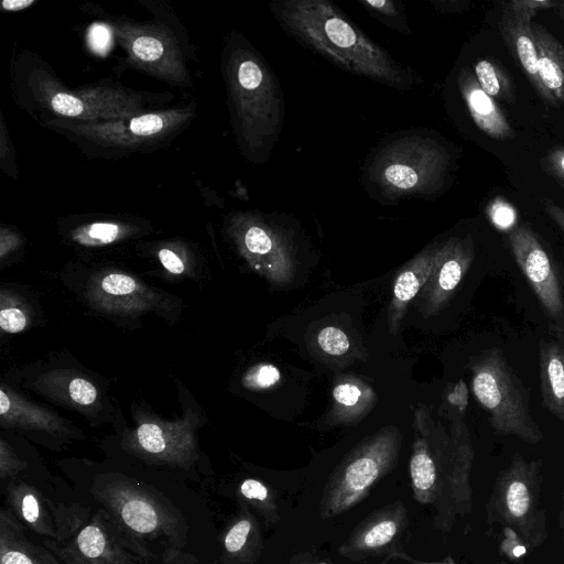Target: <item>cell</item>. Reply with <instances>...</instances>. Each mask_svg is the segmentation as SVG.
Listing matches in <instances>:
<instances>
[{"instance_id": "obj_26", "label": "cell", "mask_w": 564, "mask_h": 564, "mask_svg": "<svg viewBox=\"0 0 564 564\" xmlns=\"http://www.w3.org/2000/svg\"><path fill=\"white\" fill-rule=\"evenodd\" d=\"M482 90L492 98L512 104L516 100L514 85L509 74L495 61L480 58L473 70Z\"/></svg>"}, {"instance_id": "obj_3", "label": "cell", "mask_w": 564, "mask_h": 564, "mask_svg": "<svg viewBox=\"0 0 564 564\" xmlns=\"http://www.w3.org/2000/svg\"><path fill=\"white\" fill-rule=\"evenodd\" d=\"M451 154L437 140L422 133L386 142L375 154L368 178L375 192L393 200L429 197L445 184Z\"/></svg>"}, {"instance_id": "obj_7", "label": "cell", "mask_w": 564, "mask_h": 564, "mask_svg": "<svg viewBox=\"0 0 564 564\" xmlns=\"http://www.w3.org/2000/svg\"><path fill=\"white\" fill-rule=\"evenodd\" d=\"M491 505L495 519L506 529L527 544H542L547 530L541 505V463L516 454L498 477Z\"/></svg>"}, {"instance_id": "obj_30", "label": "cell", "mask_w": 564, "mask_h": 564, "mask_svg": "<svg viewBox=\"0 0 564 564\" xmlns=\"http://www.w3.org/2000/svg\"><path fill=\"white\" fill-rule=\"evenodd\" d=\"M317 343L323 351L332 356H341L349 348L346 334L334 326L324 327L317 335Z\"/></svg>"}, {"instance_id": "obj_38", "label": "cell", "mask_w": 564, "mask_h": 564, "mask_svg": "<svg viewBox=\"0 0 564 564\" xmlns=\"http://www.w3.org/2000/svg\"><path fill=\"white\" fill-rule=\"evenodd\" d=\"M25 464L13 455L9 447L1 443L0 476L2 479L14 476Z\"/></svg>"}, {"instance_id": "obj_41", "label": "cell", "mask_w": 564, "mask_h": 564, "mask_svg": "<svg viewBox=\"0 0 564 564\" xmlns=\"http://www.w3.org/2000/svg\"><path fill=\"white\" fill-rule=\"evenodd\" d=\"M542 206L546 215L564 232V208L550 198H544L542 200Z\"/></svg>"}, {"instance_id": "obj_43", "label": "cell", "mask_w": 564, "mask_h": 564, "mask_svg": "<svg viewBox=\"0 0 564 564\" xmlns=\"http://www.w3.org/2000/svg\"><path fill=\"white\" fill-rule=\"evenodd\" d=\"M433 6L442 12H460L468 8L470 2L459 0H436L431 1Z\"/></svg>"}, {"instance_id": "obj_1", "label": "cell", "mask_w": 564, "mask_h": 564, "mask_svg": "<svg viewBox=\"0 0 564 564\" xmlns=\"http://www.w3.org/2000/svg\"><path fill=\"white\" fill-rule=\"evenodd\" d=\"M271 11L286 33L346 72L398 90L413 85L414 77L332 2L274 1Z\"/></svg>"}, {"instance_id": "obj_21", "label": "cell", "mask_w": 564, "mask_h": 564, "mask_svg": "<svg viewBox=\"0 0 564 564\" xmlns=\"http://www.w3.org/2000/svg\"><path fill=\"white\" fill-rule=\"evenodd\" d=\"M134 441L135 449L150 460L186 466L194 458V445L187 436H173L153 423L140 425Z\"/></svg>"}, {"instance_id": "obj_49", "label": "cell", "mask_w": 564, "mask_h": 564, "mask_svg": "<svg viewBox=\"0 0 564 564\" xmlns=\"http://www.w3.org/2000/svg\"><path fill=\"white\" fill-rule=\"evenodd\" d=\"M501 564H509V563L502 562Z\"/></svg>"}, {"instance_id": "obj_22", "label": "cell", "mask_w": 564, "mask_h": 564, "mask_svg": "<svg viewBox=\"0 0 564 564\" xmlns=\"http://www.w3.org/2000/svg\"><path fill=\"white\" fill-rule=\"evenodd\" d=\"M539 372L542 403L564 421V345L543 339L539 346Z\"/></svg>"}, {"instance_id": "obj_29", "label": "cell", "mask_w": 564, "mask_h": 564, "mask_svg": "<svg viewBox=\"0 0 564 564\" xmlns=\"http://www.w3.org/2000/svg\"><path fill=\"white\" fill-rule=\"evenodd\" d=\"M239 495L267 518L275 512V505L270 489L257 479H245L239 486Z\"/></svg>"}, {"instance_id": "obj_6", "label": "cell", "mask_w": 564, "mask_h": 564, "mask_svg": "<svg viewBox=\"0 0 564 564\" xmlns=\"http://www.w3.org/2000/svg\"><path fill=\"white\" fill-rule=\"evenodd\" d=\"M94 497L132 536L145 540L164 539L181 546L186 525L170 505L139 484L122 477H107L91 487Z\"/></svg>"}, {"instance_id": "obj_25", "label": "cell", "mask_w": 564, "mask_h": 564, "mask_svg": "<svg viewBox=\"0 0 564 564\" xmlns=\"http://www.w3.org/2000/svg\"><path fill=\"white\" fill-rule=\"evenodd\" d=\"M333 399V419L350 422L369 411L375 402V393L366 383L347 379L334 387Z\"/></svg>"}, {"instance_id": "obj_28", "label": "cell", "mask_w": 564, "mask_h": 564, "mask_svg": "<svg viewBox=\"0 0 564 564\" xmlns=\"http://www.w3.org/2000/svg\"><path fill=\"white\" fill-rule=\"evenodd\" d=\"M130 50L133 56L147 64L159 67V61H165L169 56V48L163 41L151 34H139L131 40Z\"/></svg>"}, {"instance_id": "obj_35", "label": "cell", "mask_w": 564, "mask_h": 564, "mask_svg": "<svg viewBox=\"0 0 564 564\" xmlns=\"http://www.w3.org/2000/svg\"><path fill=\"white\" fill-rule=\"evenodd\" d=\"M69 394L76 403L88 405L95 401L97 391L89 381L76 378L69 383Z\"/></svg>"}, {"instance_id": "obj_4", "label": "cell", "mask_w": 564, "mask_h": 564, "mask_svg": "<svg viewBox=\"0 0 564 564\" xmlns=\"http://www.w3.org/2000/svg\"><path fill=\"white\" fill-rule=\"evenodd\" d=\"M471 390L489 415L490 426L529 444L543 438L529 404V394L500 348H489L470 364Z\"/></svg>"}, {"instance_id": "obj_11", "label": "cell", "mask_w": 564, "mask_h": 564, "mask_svg": "<svg viewBox=\"0 0 564 564\" xmlns=\"http://www.w3.org/2000/svg\"><path fill=\"white\" fill-rule=\"evenodd\" d=\"M508 242L518 267L557 333L564 335V295L561 278L536 234L525 224L512 227Z\"/></svg>"}, {"instance_id": "obj_36", "label": "cell", "mask_w": 564, "mask_h": 564, "mask_svg": "<svg viewBox=\"0 0 564 564\" xmlns=\"http://www.w3.org/2000/svg\"><path fill=\"white\" fill-rule=\"evenodd\" d=\"M492 223L502 229L512 228L516 220L513 208L503 200H496L489 208Z\"/></svg>"}, {"instance_id": "obj_9", "label": "cell", "mask_w": 564, "mask_h": 564, "mask_svg": "<svg viewBox=\"0 0 564 564\" xmlns=\"http://www.w3.org/2000/svg\"><path fill=\"white\" fill-rule=\"evenodd\" d=\"M187 110L150 112L123 119L79 121L56 120L55 127L90 144L112 150H135L161 141L181 127Z\"/></svg>"}, {"instance_id": "obj_10", "label": "cell", "mask_w": 564, "mask_h": 564, "mask_svg": "<svg viewBox=\"0 0 564 564\" xmlns=\"http://www.w3.org/2000/svg\"><path fill=\"white\" fill-rule=\"evenodd\" d=\"M39 100L53 112L79 121L123 119L142 111L138 97L123 90L99 87L69 93L52 79L37 75L33 79Z\"/></svg>"}, {"instance_id": "obj_34", "label": "cell", "mask_w": 564, "mask_h": 564, "mask_svg": "<svg viewBox=\"0 0 564 564\" xmlns=\"http://www.w3.org/2000/svg\"><path fill=\"white\" fill-rule=\"evenodd\" d=\"M135 281L121 273H112L104 278L101 288L112 295H126L135 290Z\"/></svg>"}, {"instance_id": "obj_23", "label": "cell", "mask_w": 564, "mask_h": 564, "mask_svg": "<svg viewBox=\"0 0 564 564\" xmlns=\"http://www.w3.org/2000/svg\"><path fill=\"white\" fill-rule=\"evenodd\" d=\"M542 85L558 104H564V46L541 23H532Z\"/></svg>"}, {"instance_id": "obj_32", "label": "cell", "mask_w": 564, "mask_h": 564, "mask_svg": "<svg viewBox=\"0 0 564 564\" xmlns=\"http://www.w3.org/2000/svg\"><path fill=\"white\" fill-rule=\"evenodd\" d=\"M120 235V228L112 223H95L86 227L79 236L80 241L89 243H109Z\"/></svg>"}, {"instance_id": "obj_37", "label": "cell", "mask_w": 564, "mask_h": 564, "mask_svg": "<svg viewBox=\"0 0 564 564\" xmlns=\"http://www.w3.org/2000/svg\"><path fill=\"white\" fill-rule=\"evenodd\" d=\"M0 326L7 333H19L26 326V317L15 307H2L0 311Z\"/></svg>"}, {"instance_id": "obj_39", "label": "cell", "mask_w": 564, "mask_h": 564, "mask_svg": "<svg viewBox=\"0 0 564 564\" xmlns=\"http://www.w3.org/2000/svg\"><path fill=\"white\" fill-rule=\"evenodd\" d=\"M159 259L163 267L173 274H181L185 270L182 260L170 249H161L159 251Z\"/></svg>"}, {"instance_id": "obj_40", "label": "cell", "mask_w": 564, "mask_h": 564, "mask_svg": "<svg viewBox=\"0 0 564 564\" xmlns=\"http://www.w3.org/2000/svg\"><path fill=\"white\" fill-rule=\"evenodd\" d=\"M510 2L533 14L541 10L554 9L557 4V1L554 0H511Z\"/></svg>"}, {"instance_id": "obj_50", "label": "cell", "mask_w": 564, "mask_h": 564, "mask_svg": "<svg viewBox=\"0 0 564 564\" xmlns=\"http://www.w3.org/2000/svg\"><path fill=\"white\" fill-rule=\"evenodd\" d=\"M319 564H327V563H319Z\"/></svg>"}, {"instance_id": "obj_8", "label": "cell", "mask_w": 564, "mask_h": 564, "mask_svg": "<svg viewBox=\"0 0 564 564\" xmlns=\"http://www.w3.org/2000/svg\"><path fill=\"white\" fill-rule=\"evenodd\" d=\"M59 564H150L145 544L132 536L107 511L99 510L93 519L67 540H45Z\"/></svg>"}, {"instance_id": "obj_14", "label": "cell", "mask_w": 564, "mask_h": 564, "mask_svg": "<svg viewBox=\"0 0 564 564\" xmlns=\"http://www.w3.org/2000/svg\"><path fill=\"white\" fill-rule=\"evenodd\" d=\"M406 510L402 502H395L368 517L338 552L355 560L382 553L392 546L406 527Z\"/></svg>"}, {"instance_id": "obj_24", "label": "cell", "mask_w": 564, "mask_h": 564, "mask_svg": "<svg viewBox=\"0 0 564 564\" xmlns=\"http://www.w3.org/2000/svg\"><path fill=\"white\" fill-rule=\"evenodd\" d=\"M260 549V533L249 512L240 513L223 536L224 555L234 564H252Z\"/></svg>"}, {"instance_id": "obj_18", "label": "cell", "mask_w": 564, "mask_h": 564, "mask_svg": "<svg viewBox=\"0 0 564 564\" xmlns=\"http://www.w3.org/2000/svg\"><path fill=\"white\" fill-rule=\"evenodd\" d=\"M437 243L429 246L411 259L399 272L393 283L392 299L388 308L391 334L399 329L410 302L427 282L434 262Z\"/></svg>"}, {"instance_id": "obj_27", "label": "cell", "mask_w": 564, "mask_h": 564, "mask_svg": "<svg viewBox=\"0 0 564 564\" xmlns=\"http://www.w3.org/2000/svg\"><path fill=\"white\" fill-rule=\"evenodd\" d=\"M362 7L384 25L403 34H410V28L401 4L393 0H359Z\"/></svg>"}, {"instance_id": "obj_15", "label": "cell", "mask_w": 564, "mask_h": 564, "mask_svg": "<svg viewBox=\"0 0 564 564\" xmlns=\"http://www.w3.org/2000/svg\"><path fill=\"white\" fill-rule=\"evenodd\" d=\"M246 250L260 259L261 268L273 282L288 283L294 273V252L284 232L270 224L253 219L245 229Z\"/></svg>"}, {"instance_id": "obj_31", "label": "cell", "mask_w": 564, "mask_h": 564, "mask_svg": "<svg viewBox=\"0 0 564 564\" xmlns=\"http://www.w3.org/2000/svg\"><path fill=\"white\" fill-rule=\"evenodd\" d=\"M281 379L279 369L271 364H261L252 368L245 377L243 384L250 389H268Z\"/></svg>"}, {"instance_id": "obj_20", "label": "cell", "mask_w": 564, "mask_h": 564, "mask_svg": "<svg viewBox=\"0 0 564 564\" xmlns=\"http://www.w3.org/2000/svg\"><path fill=\"white\" fill-rule=\"evenodd\" d=\"M0 564H59L46 546L34 544L10 509L0 510Z\"/></svg>"}, {"instance_id": "obj_16", "label": "cell", "mask_w": 564, "mask_h": 564, "mask_svg": "<svg viewBox=\"0 0 564 564\" xmlns=\"http://www.w3.org/2000/svg\"><path fill=\"white\" fill-rule=\"evenodd\" d=\"M449 441L452 476L445 521L446 530L452 527L456 516L469 512L471 507L470 470L474 449L468 429L459 414L451 415Z\"/></svg>"}, {"instance_id": "obj_2", "label": "cell", "mask_w": 564, "mask_h": 564, "mask_svg": "<svg viewBox=\"0 0 564 564\" xmlns=\"http://www.w3.org/2000/svg\"><path fill=\"white\" fill-rule=\"evenodd\" d=\"M227 73L241 142L253 161L262 162L269 158L283 126L281 88L265 61L245 45L231 53Z\"/></svg>"}, {"instance_id": "obj_44", "label": "cell", "mask_w": 564, "mask_h": 564, "mask_svg": "<svg viewBox=\"0 0 564 564\" xmlns=\"http://www.w3.org/2000/svg\"><path fill=\"white\" fill-rule=\"evenodd\" d=\"M34 2V0H3L1 8L7 11H20L29 8Z\"/></svg>"}, {"instance_id": "obj_46", "label": "cell", "mask_w": 564, "mask_h": 564, "mask_svg": "<svg viewBox=\"0 0 564 564\" xmlns=\"http://www.w3.org/2000/svg\"><path fill=\"white\" fill-rule=\"evenodd\" d=\"M427 564V563H425ZM429 564H456L451 557H447L446 560L438 562V563H429Z\"/></svg>"}, {"instance_id": "obj_47", "label": "cell", "mask_w": 564, "mask_h": 564, "mask_svg": "<svg viewBox=\"0 0 564 564\" xmlns=\"http://www.w3.org/2000/svg\"><path fill=\"white\" fill-rule=\"evenodd\" d=\"M561 528L563 531V539H564V503H563V509H562V513H561Z\"/></svg>"}, {"instance_id": "obj_48", "label": "cell", "mask_w": 564, "mask_h": 564, "mask_svg": "<svg viewBox=\"0 0 564 564\" xmlns=\"http://www.w3.org/2000/svg\"><path fill=\"white\" fill-rule=\"evenodd\" d=\"M561 280L563 281V284H564V272L562 271V275H560Z\"/></svg>"}, {"instance_id": "obj_19", "label": "cell", "mask_w": 564, "mask_h": 564, "mask_svg": "<svg viewBox=\"0 0 564 564\" xmlns=\"http://www.w3.org/2000/svg\"><path fill=\"white\" fill-rule=\"evenodd\" d=\"M6 498L9 509L22 524L46 540H57L54 516L37 489L14 480L8 484Z\"/></svg>"}, {"instance_id": "obj_5", "label": "cell", "mask_w": 564, "mask_h": 564, "mask_svg": "<svg viewBox=\"0 0 564 564\" xmlns=\"http://www.w3.org/2000/svg\"><path fill=\"white\" fill-rule=\"evenodd\" d=\"M402 434L386 426L352 448L329 476L321 499V518L343 513L368 496L397 464Z\"/></svg>"}, {"instance_id": "obj_12", "label": "cell", "mask_w": 564, "mask_h": 564, "mask_svg": "<svg viewBox=\"0 0 564 564\" xmlns=\"http://www.w3.org/2000/svg\"><path fill=\"white\" fill-rule=\"evenodd\" d=\"M475 258L470 236L451 237L437 243L430 278L420 293L419 310L429 317L441 311L452 299Z\"/></svg>"}, {"instance_id": "obj_17", "label": "cell", "mask_w": 564, "mask_h": 564, "mask_svg": "<svg viewBox=\"0 0 564 564\" xmlns=\"http://www.w3.org/2000/svg\"><path fill=\"white\" fill-rule=\"evenodd\" d=\"M457 86L473 121L482 132L497 140L514 137V130L505 113L494 98L482 90L468 67L459 70Z\"/></svg>"}, {"instance_id": "obj_42", "label": "cell", "mask_w": 564, "mask_h": 564, "mask_svg": "<svg viewBox=\"0 0 564 564\" xmlns=\"http://www.w3.org/2000/svg\"><path fill=\"white\" fill-rule=\"evenodd\" d=\"M90 42L96 50H105L109 42L108 30L102 25L94 26L90 31Z\"/></svg>"}, {"instance_id": "obj_45", "label": "cell", "mask_w": 564, "mask_h": 564, "mask_svg": "<svg viewBox=\"0 0 564 564\" xmlns=\"http://www.w3.org/2000/svg\"><path fill=\"white\" fill-rule=\"evenodd\" d=\"M554 9L556 10L558 18L564 20V0H558Z\"/></svg>"}, {"instance_id": "obj_33", "label": "cell", "mask_w": 564, "mask_h": 564, "mask_svg": "<svg viewBox=\"0 0 564 564\" xmlns=\"http://www.w3.org/2000/svg\"><path fill=\"white\" fill-rule=\"evenodd\" d=\"M543 170L564 186V145L552 148L542 159Z\"/></svg>"}, {"instance_id": "obj_13", "label": "cell", "mask_w": 564, "mask_h": 564, "mask_svg": "<svg viewBox=\"0 0 564 564\" xmlns=\"http://www.w3.org/2000/svg\"><path fill=\"white\" fill-rule=\"evenodd\" d=\"M534 17L535 14L513 6L510 1L503 2L498 21L499 31L535 93L545 104L558 107L560 104L544 88L539 76L538 51L532 30Z\"/></svg>"}]
</instances>
